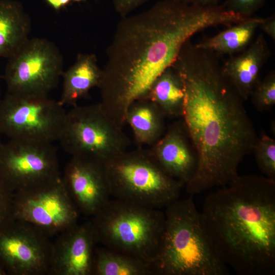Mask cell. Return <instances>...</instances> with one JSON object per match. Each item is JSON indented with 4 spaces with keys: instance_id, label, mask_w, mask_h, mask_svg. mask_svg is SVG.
Listing matches in <instances>:
<instances>
[{
    "instance_id": "6da1fadb",
    "label": "cell",
    "mask_w": 275,
    "mask_h": 275,
    "mask_svg": "<svg viewBox=\"0 0 275 275\" xmlns=\"http://www.w3.org/2000/svg\"><path fill=\"white\" fill-rule=\"evenodd\" d=\"M219 5L202 6L162 0L138 14L122 17L106 50L100 104L123 128L135 101L147 98L156 78L176 61L184 44L205 29L225 25Z\"/></svg>"
},
{
    "instance_id": "7a4b0ae2",
    "label": "cell",
    "mask_w": 275,
    "mask_h": 275,
    "mask_svg": "<svg viewBox=\"0 0 275 275\" xmlns=\"http://www.w3.org/2000/svg\"><path fill=\"white\" fill-rule=\"evenodd\" d=\"M184 88L183 123L197 158L191 195L227 185L258 139L243 100L224 75L219 56L190 40L172 66Z\"/></svg>"
},
{
    "instance_id": "3957f363",
    "label": "cell",
    "mask_w": 275,
    "mask_h": 275,
    "mask_svg": "<svg viewBox=\"0 0 275 275\" xmlns=\"http://www.w3.org/2000/svg\"><path fill=\"white\" fill-rule=\"evenodd\" d=\"M227 266L240 275L275 274V180L239 175L210 193L201 212Z\"/></svg>"
},
{
    "instance_id": "277c9868",
    "label": "cell",
    "mask_w": 275,
    "mask_h": 275,
    "mask_svg": "<svg viewBox=\"0 0 275 275\" xmlns=\"http://www.w3.org/2000/svg\"><path fill=\"white\" fill-rule=\"evenodd\" d=\"M164 227L154 265L157 275H227L191 197L166 207Z\"/></svg>"
},
{
    "instance_id": "5b68a950",
    "label": "cell",
    "mask_w": 275,
    "mask_h": 275,
    "mask_svg": "<svg viewBox=\"0 0 275 275\" xmlns=\"http://www.w3.org/2000/svg\"><path fill=\"white\" fill-rule=\"evenodd\" d=\"M91 221L99 243L138 259L155 271L164 231V213L114 198Z\"/></svg>"
},
{
    "instance_id": "8992f818",
    "label": "cell",
    "mask_w": 275,
    "mask_h": 275,
    "mask_svg": "<svg viewBox=\"0 0 275 275\" xmlns=\"http://www.w3.org/2000/svg\"><path fill=\"white\" fill-rule=\"evenodd\" d=\"M111 196L159 209L179 199L182 184L166 173L149 149L140 147L103 162Z\"/></svg>"
},
{
    "instance_id": "52a82bcc",
    "label": "cell",
    "mask_w": 275,
    "mask_h": 275,
    "mask_svg": "<svg viewBox=\"0 0 275 275\" xmlns=\"http://www.w3.org/2000/svg\"><path fill=\"white\" fill-rule=\"evenodd\" d=\"M58 141L72 156L103 162L126 151L129 145L123 128L108 118L100 103L72 106L66 112Z\"/></svg>"
},
{
    "instance_id": "ba28073f",
    "label": "cell",
    "mask_w": 275,
    "mask_h": 275,
    "mask_svg": "<svg viewBox=\"0 0 275 275\" xmlns=\"http://www.w3.org/2000/svg\"><path fill=\"white\" fill-rule=\"evenodd\" d=\"M63 57L59 49L43 38H29L8 58L4 74L7 92L48 97L63 74Z\"/></svg>"
},
{
    "instance_id": "9c48e42d",
    "label": "cell",
    "mask_w": 275,
    "mask_h": 275,
    "mask_svg": "<svg viewBox=\"0 0 275 275\" xmlns=\"http://www.w3.org/2000/svg\"><path fill=\"white\" fill-rule=\"evenodd\" d=\"M66 114L59 101L7 92L0 100V132L10 139L52 143L59 139Z\"/></svg>"
},
{
    "instance_id": "30bf717a",
    "label": "cell",
    "mask_w": 275,
    "mask_h": 275,
    "mask_svg": "<svg viewBox=\"0 0 275 275\" xmlns=\"http://www.w3.org/2000/svg\"><path fill=\"white\" fill-rule=\"evenodd\" d=\"M79 212L61 177L13 194V219L28 223L48 237L77 224Z\"/></svg>"
},
{
    "instance_id": "8fae6325",
    "label": "cell",
    "mask_w": 275,
    "mask_h": 275,
    "mask_svg": "<svg viewBox=\"0 0 275 275\" xmlns=\"http://www.w3.org/2000/svg\"><path fill=\"white\" fill-rule=\"evenodd\" d=\"M0 176L14 193L60 177L52 143L10 139L0 147Z\"/></svg>"
},
{
    "instance_id": "7c38bea8",
    "label": "cell",
    "mask_w": 275,
    "mask_h": 275,
    "mask_svg": "<svg viewBox=\"0 0 275 275\" xmlns=\"http://www.w3.org/2000/svg\"><path fill=\"white\" fill-rule=\"evenodd\" d=\"M52 242L25 222L12 219L0 228V262L8 274H49Z\"/></svg>"
},
{
    "instance_id": "4fadbf2b",
    "label": "cell",
    "mask_w": 275,
    "mask_h": 275,
    "mask_svg": "<svg viewBox=\"0 0 275 275\" xmlns=\"http://www.w3.org/2000/svg\"><path fill=\"white\" fill-rule=\"evenodd\" d=\"M61 178L79 213L93 216L111 199L103 162L100 160L72 156Z\"/></svg>"
},
{
    "instance_id": "5bb4252c",
    "label": "cell",
    "mask_w": 275,
    "mask_h": 275,
    "mask_svg": "<svg viewBox=\"0 0 275 275\" xmlns=\"http://www.w3.org/2000/svg\"><path fill=\"white\" fill-rule=\"evenodd\" d=\"M99 243L91 221L77 223L58 235L52 242L50 274L92 275Z\"/></svg>"
},
{
    "instance_id": "9a60e30c",
    "label": "cell",
    "mask_w": 275,
    "mask_h": 275,
    "mask_svg": "<svg viewBox=\"0 0 275 275\" xmlns=\"http://www.w3.org/2000/svg\"><path fill=\"white\" fill-rule=\"evenodd\" d=\"M149 151L163 171L183 186L191 180L197 158L183 122L169 126Z\"/></svg>"
},
{
    "instance_id": "2e32d148",
    "label": "cell",
    "mask_w": 275,
    "mask_h": 275,
    "mask_svg": "<svg viewBox=\"0 0 275 275\" xmlns=\"http://www.w3.org/2000/svg\"><path fill=\"white\" fill-rule=\"evenodd\" d=\"M270 54L264 36L259 34L246 48L230 56L222 64L223 74L243 100L250 97L261 79L262 68Z\"/></svg>"
},
{
    "instance_id": "e0dca14e",
    "label": "cell",
    "mask_w": 275,
    "mask_h": 275,
    "mask_svg": "<svg viewBox=\"0 0 275 275\" xmlns=\"http://www.w3.org/2000/svg\"><path fill=\"white\" fill-rule=\"evenodd\" d=\"M102 69L93 53H79L74 64L62 76V92L59 102L63 105L74 106L82 98L88 95L91 89L99 86Z\"/></svg>"
},
{
    "instance_id": "ac0fdd59",
    "label": "cell",
    "mask_w": 275,
    "mask_h": 275,
    "mask_svg": "<svg viewBox=\"0 0 275 275\" xmlns=\"http://www.w3.org/2000/svg\"><path fill=\"white\" fill-rule=\"evenodd\" d=\"M31 22L22 4L0 0V58H9L28 40Z\"/></svg>"
},
{
    "instance_id": "d6986e66",
    "label": "cell",
    "mask_w": 275,
    "mask_h": 275,
    "mask_svg": "<svg viewBox=\"0 0 275 275\" xmlns=\"http://www.w3.org/2000/svg\"><path fill=\"white\" fill-rule=\"evenodd\" d=\"M165 116L150 99L133 102L127 109L125 123L131 127L139 145L154 144L164 134Z\"/></svg>"
},
{
    "instance_id": "ffe728a7",
    "label": "cell",
    "mask_w": 275,
    "mask_h": 275,
    "mask_svg": "<svg viewBox=\"0 0 275 275\" xmlns=\"http://www.w3.org/2000/svg\"><path fill=\"white\" fill-rule=\"evenodd\" d=\"M264 18L250 17L215 36L203 39L195 44L199 48L212 52L217 56L239 53L246 48Z\"/></svg>"
},
{
    "instance_id": "44dd1931",
    "label": "cell",
    "mask_w": 275,
    "mask_h": 275,
    "mask_svg": "<svg viewBox=\"0 0 275 275\" xmlns=\"http://www.w3.org/2000/svg\"><path fill=\"white\" fill-rule=\"evenodd\" d=\"M147 98L154 102L166 117H182L184 99L183 85L172 66L154 81Z\"/></svg>"
},
{
    "instance_id": "7402d4cb",
    "label": "cell",
    "mask_w": 275,
    "mask_h": 275,
    "mask_svg": "<svg viewBox=\"0 0 275 275\" xmlns=\"http://www.w3.org/2000/svg\"><path fill=\"white\" fill-rule=\"evenodd\" d=\"M150 265L105 246H96L92 275H154Z\"/></svg>"
},
{
    "instance_id": "603a6c76",
    "label": "cell",
    "mask_w": 275,
    "mask_h": 275,
    "mask_svg": "<svg viewBox=\"0 0 275 275\" xmlns=\"http://www.w3.org/2000/svg\"><path fill=\"white\" fill-rule=\"evenodd\" d=\"M256 163L265 177L275 180V140L265 133L258 138L252 152Z\"/></svg>"
},
{
    "instance_id": "cb8c5ba5",
    "label": "cell",
    "mask_w": 275,
    "mask_h": 275,
    "mask_svg": "<svg viewBox=\"0 0 275 275\" xmlns=\"http://www.w3.org/2000/svg\"><path fill=\"white\" fill-rule=\"evenodd\" d=\"M257 110H268L275 104V72L271 70L260 79L250 95Z\"/></svg>"
},
{
    "instance_id": "d4e9b609",
    "label": "cell",
    "mask_w": 275,
    "mask_h": 275,
    "mask_svg": "<svg viewBox=\"0 0 275 275\" xmlns=\"http://www.w3.org/2000/svg\"><path fill=\"white\" fill-rule=\"evenodd\" d=\"M13 194L14 192L0 176V228L13 219Z\"/></svg>"
},
{
    "instance_id": "484cf974",
    "label": "cell",
    "mask_w": 275,
    "mask_h": 275,
    "mask_svg": "<svg viewBox=\"0 0 275 275\" xmlns=\"http://www.w3.org/2000/svg\"><path fill=\"white\" fill-rule=\"evenodd\" d=\"M265 2V0H226L224 4L229 11L244 17H251Z\"/></svg>"
},
{
    "instance_id": "4316f807",
    "label": "cell",
    "mask_w": 275,
    "mask_h": 275,
    "mask_svg": "<svg viewBox=\"0 0 275 275\" xmlns=\"http://www.w3.org/2000/svg\"><path fill=\"white\" fill-rule=\"evenodd\" d=\"M116 11L122 17L149 0H112Z\"/></svg>"
},
{
    "instance_id": "83f0119b",
    "label": "cell",
    "mask_w": 275,
    "mask_h": 275,
    "mask_svg": "<svg viewBox=\"0 0 275 275\" xmlns=\"http://www.w3.org/2000/svg\"><path fill=\"white\" fill-rule=\"evenodd\" d=\"M259 28L268 36L272 40H275V16L272 15L267 18H264Z\"/></svg>"
},
{
    "instance_id": "f1b7e54d",
    "label": "cell",
    "mask_w": 275,
    "mask_h": 275,
    "mask_svg": "<svg viewBox=\"0 0 275 275\" xmlns=\"http://www.w3.org/2000/svg\"><path fill=\"white\" fill-rule=\"evenodd\" d=\"M71 1V0H46V2L52 9L56 11H58L68 5Z\"/></svg>"
},
{
    "instance_id": "f546056e",
    "label": "cell",
    "mask_w": 275,
    "mask_h": 275,
    "mask_svg": "<svg viewBox=\"0 0 275 275\" xmlns=\"http://www.w3.org/2000/svg\"><path fill=\"white\" fill-rule=\"evenodd\" d=\"M182 2L193 5L208 6L218 4L219 0H180Z\"/></svg>"
},
{
    "instance_id": "4dcf8cb0",
    "label": "cell",
    "mask_w": 275,
    "mask_h": 275,
    "mask_svg": "<svg viewBox=\"0 0 275 275\" xmlns=\"http://www.w3.org/2000/svg\"><path fill=\"white\" fill-rule=\"evenodd\" d=\"M8 274L7 272L4 267V265L0 262V275H6Z\"/></svg>"
},
{
    "instance_id": "1f68e13d",
    "label": "cell",
    "mask_w": 275,
    "mask_h": 275,
    "mask_svg": "<svg viewBox=\"0 0 275 275\" xmlns=\"http://www.w3.org/2000/svg\"><path fill=\"white\" fill-rule=\"evenodd\" d=\"M1 134H1V132H0V147H1V145H2V144H3V143H2L1 139Z\"/></svg>"
},
{
    "instance_id": "d6a6232c",
    "label": "cell",
    "mask_w": 275,
    "mask_h": 275,
    "mask_svg": "<svg viewBox=\"0 0 275 275\" xmlns=\"http://www.w3.org/2000/svg\"><path fill=\"white\" fill-rule=\"evenodd\" d=\"M72 1H75V2H80V1H84V0H72Z\"/></svg>"
},
{
    "instance_id": "836d02e7",
    "label": "cell",
    "mask_w": 275,
    "mask_h": 275,
    "mask_svg": "<svg viewBox=\"0 0 275 275\" xmlns=\"http://www.w3.org/2000/svg\"><path fill=\"white\" fill-rule=\"evenodd\" d=\"M0 94H1V91H0Z\"/></svg>"
}]
</instances>
